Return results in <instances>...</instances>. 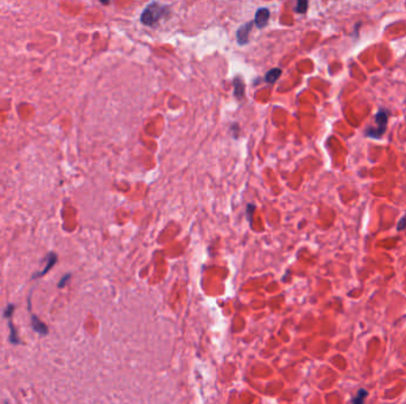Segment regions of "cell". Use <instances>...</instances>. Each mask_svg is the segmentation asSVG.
Segmentation results:
<instances>
[{"mask_svg":"<svg viewBox=\"0 0 406 404\" xmlns=\"http://www.w3.org/2000/svg\"><path fill=\"white\" fill-rule=\"evenodd\" d=\"M170 11V8L167 5L160 4V3H151L144 9V11L140 16V22L144 25L153 26L157 22L163 17H165Z\"/></svg>","mask_w":406,"mask_h":404,"instance_id":"6da1fadb","label":"cell"},{"mask_svg":"<svg viewBox=\"0 0 406 404\" xmlns=\"http://www.w3.org/2000/svg\"><path fill=\"white\" fill-rule=\"evenodd\" d=\"M375 123L377 128H370L367 132V136L371 138H379V136L385 133L386 126H387V113L384 110H380L375 116Z\"/></svg>","mask_w":406,"mask_h":404,"instance_id":"7a4b0ae2","label":"cell"},{"mask_svg":"<svg viewBox=\"0 0 406 404\" xmlns=\"http://www.w3.org/2000/svg\"><path fill=\"white\" fill-rule=\"evenodd\" d=\"M270 10L266 8H261L257 11L256 18H254V24H256L259 29H263L267 25L268 19H270Z\"/></svg>","mask_w":406,"mask_h":404,"instance_id":"3957f363","label":"cell"},{"mask_svg":"<svg viewBox=\"0 0 406 404\" xmlns=\"http://www.w3.org/2000/svg\"><path fill=\"white\" fill-rule=\"evenodd\" d=\"M254 23L253 22H250V23H246V24L240 26L239 30H238L237 32V38H238V43H239V45H246L248 43V33H250L251 29H252Z\"/></svg>","mask_w":406,"mask_h":404,"instance_id":"277c9868","label":"cell"},{"mask_svg":"<svg viewBox=\"0 0 406 404\" xmlns=\"http://www.w3.org/2000/svg\"><path fill=\"white\" fill-rule=\"evenodd\" d=\"M56 262H57V255L53 254V252H50L48 256H46L45 267L43 268L41 272H37L36 274H33L32 280H35V279H39V278H42V276H44L45 274H48V273L50 272V269H51L53 265L56 264Z\"/></svg>","mask_w":406,"mask_h":404,"instance_id":"5b68a950","label":"cell"},{"mask_svg":"<svg viewBox=\"0 0 406 404\" xmlns=\"http://www.w3.org/2000/svg\"><path fill=\"white\" fill-rule=\"evenodd\" d=\"M31 325H32V328L33 331L38 333V334L41 335H46L49 333V328L46 324H44L41 319L38 318V316H36L35 314H31Z\"/></svg>","mask_w":406,"mask_h":404,"instance_id":"8992f818","label":"cell"},{"mask_svg":"<svg viewBox=\"0 0 406 404\" xmlns=\"http://www.w3.org/2000/svg\"><path fill=\"white\" fill-rule=\"evenodd\" d=\"M11 318H12V316H11ZM11 318H8L9 326H10V343H11V344H13V345H18L19 343H21V340H19L18 332H17V329L15 328V326H13V324H12Z\"/></svg>","mask_w":406,"mask_h":404,"instance_id":"52a82bcc","label":"cell"},{"mask_svg":"<svg viewBox=\"0 0 406 404\" xmlns=\"http://www.w3.org/2000/svg\"><path fill=\"white\" fill-rule=\"evenodd\" d=\"M233 84H234V95H236L238 99H240V97H243L244 95L245 90L244 82L241 81V79H239V77H237V79L233 80Z\"/></svg>","mask_w":406,"mask_h":404,"instance_id":"ba28073f","label":"cell"},{"mask_svg":"<svg viewBox=\"0 0 406 404\" xmlns=\"http://www.w3.org/2000/svg\"><path fill=\"white\" fill-rule=\"evenodd\" d=\"M281 75V70L278 69V68H274V69H271L270 72L266 74V76H265V81H266L267 83H274L276 81L279 79V76Z\"/></svg>","mask_w":406,"mask_h":404,"instance_id":"9c48e42d","label":"cell"},{"mask_svg":"<svg viewBox=\"0 0 406 404\" xmlns=\"http://www.w3.org/2000/svg\"><path fill=\"white\" fill-rule=\"evenodd\" d=\"M367 391L364 389H360L358 391V395L353 397V399H352V404H365V399L367 398Z\"/></svg>","mask_w":406,"mask_h":404,"instance_id":"30bf717a","label":"cell"},{"mask_svg":"<svg viewBox=\"0 0 406 404\" xmlns=\"http://www.w3.org/2000/svg\"><path fill=\"white\" fill-rule=\"evenodd\" d=\"M307 10H308V2H303V0L298 2L296 8H295V11L298 13H305L307 12Z\"/></svg>","mask_w":406,"mask_h":404,"instance_id":"8fae6325","label":"cell"},{"mask_svg":"<svg viewBox=\"0 0 406 404\" xmlns=\"http://www.w3.org/2000/svg\"><path fill=\"white\" fill-rule=\"evenodd\" d=\"M68 279H70V274H67L62 278V280L59 282V288H62L65 287V285L67 284V281H68Z\"/></svg>","mask_w":406,"mask_h":404,"instance_id":"7c38bea8","label":"cell"},{"mask_svg":"<svg viewBox=\"0 0 406 404\" xmlns=\"http://www.w3.org/2000/svg\"><path fill=\"white\" fill-rule=\"evenodd\" d=\"M5 404H9V403H8V402H6V403H5Z\"/></svg>","mask_w":406,"mask_h":404,"instance_id":"4fadbf2b","label":"cell"}]
</instances>
